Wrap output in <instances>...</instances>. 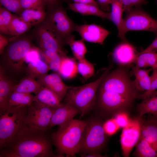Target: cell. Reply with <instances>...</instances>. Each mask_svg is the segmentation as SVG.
<instances>
[{"label":"cell","mask_w":157,"mask_h":157,"mask_svg":"<svg viewBox=\"0 0 157 157\" xmlns=\"http://www.w3.org/2000/svg\"><path fill=\"white\" fill-rule=\"evenodd\" d=\"M24 124L4 147L0 157H60L53 151L48 131Z\"/></svg>","instance_id":"1"},{"label":"cell","mask_w":157,"mask_h":157,"mask_svg":"<svg viewBox=\"0 0 157 157\" xmlns=\"http://www.w3.org/2000/svg\"><path fill=\"white\" fill-rule=\"evenodd\" d=\"M32 43V38L29 36L24 34L13 36L0 55V68L17 82L27 76L25 58Z\"/></svg>","instance_id":"2"},{"label":"cell","mask_w":157,"mask_h":157,"mask_svg":"<svg viewBox=\"0 0 157 157\" xmlns=\"http://www.w3.org/2000/svg\"><path fill=\"white\" fill-rule=\"evenodd\" d=\"M87 122L72 119L63 125L51 135L52 139L60 157L63 154L74 157L80 151Z\"/></svg>","instance_id":"3"},{"label":"cell","mask_w":157,"mask_h":157,"mask_svg":"<svg viewBox=\"0 0 157 157\" xmlns=\"http://www.w3.org/2000/svg\"><path fill=\"white\" fill-rule=\"evenodd\" d=\"M47 7L44 19L41 23L52 32L63 45L75 39L72 34L76 24L68 17L58 1Z\"/></svg>","instance_id":"4"},{"label":"cell","mask_w":157,"mask_h":157,"mask_svg":"<svg viewBox=\"0 0 157 157\" xmlns=\"http://www.w3.org/2000/svg\"><path fill=\"white\" fill-rule=\"evenodd\" d=\"M109 66L102 75L93 81L76 87L72 86L65 97V103L71 104L78 109L81 117L91 110L94 107L96 94L100 83L111 68Z\"/></svg>","instance_id":"5"},{"label":"cell","mask_w":157,"mask_h":157,"mask_svg":"<svg viewBox=\"0 0 157 157\" xmlns=\"http://www.w3.org/2000/svg\"><path fill=\"white\" fill-rule=\"evenodd\" d=\"M28 106L9 107L0 111V149L5 147L24 124Z\"/></svg>","instance_id":"6"},{"label":"cell","mask_w":157,"mask_h":157,"mask_svg":"<svg viewBox=\"0 0 157 157\" xmlns=\"http://www.w3.org/2000/svg\"><path fill=\"white\" fill-rule=\"evenodd\" d=\"M98 90L110 92L133 99L136 97L137 91L127 72L120 68L108 73L100 83Z\"/></svg>","instance_id":"7"},{"label":"cell","mask_w":157,"mask_h":157,"mask_svg":"<svg viewBox=\"0 0 157 157\" xmlns=\"http://www.w3.org/2000/svg\"><path fill=\"white\" fill-rule=\"evenodd\" d=\"M123 19L124 35L132 31H146L157 34V21L151 17L139 6L132 8Z\"/></svg>","instance_id":"8"},{"label":"cell","mask_w":157,"mask_h":157,"mask_svg":"<svg viewBox=\"0 0 157 157\" xmlns=\"http://www.w3.org/2000/svg\"><path fill=\"white\" fill-rule=\"evenodd\" d=\"M87 122L80 151L88 154L97 152L104 146L106 140V133L103 124L97 119Z\"/></svg>","instance_id":"9"},{"label":"cell","mask_w":157,"mask_h":157,"mask_svg":"<svg viewBox=\"0 0 157 157\" xmlns=\"http://www.w3.org/2000/svg\"><path fill=\"white\" fill-rule=\"evenodd\" d=\"M55 109L33 101L28 106L24 124L44 129H49Z\"/></svg>","instance_id":"10"},{"label":"cell","mask_w":157,"mask_h":157,"mask_svg":"<svg viewBox=\"0 0 157 157\" xmlns=\"http://www.w3.org/2000/svg\"><path fill=\"white\" fill-rule=\"evenodd\" d=\"M141 124L139 119L130 120L127 125L123 128L120 137V143L124 157H129L140 136Z\"/></svg>","instance_id":"11"},{"label":"cell","mask_w":157,"mask_h":157,"mask_svg":"<svg viewBox=\"0 0 157 157\" xmlns=\"http://www.w3.org/2000/svg\"><path fill=\"white\" fill-rule=\"evenodd\" d=\"M98 92L99 106L104 110L108 112L117 113L124 110L129 106L133 100L109 91L98 90Z\"/></svg>","instance_id":"12"},{"label":"cell","mask_w":157,"mask_h":157,"mask_svg":"<svg viewBox=\"0 0 157 157\" xmlns=\"http://www.w3.org/2000/svg\"><path fill=\"white\" fill-rule=\"evenodd\" d=\"M36 26L33 34L40 48L57 52L61 56L66 55L63 45L52 32L42 23Z\"/></svg>","instance_id":"13"},{"label":"cell","mask_w":157,"mask_h":157,"mask_svg":"<svg viewBox=\"0 0 157 157\" xmlns=\"http://www.w3.org/2000/svg\"><path fill=\"white\" fill-rule=\"evenodd\" d=\"M74 31L78 32L84 41L102 44L110 32L95 24H76Z\"/></svg>","instance_id":"14"},{"label":"cell","mask_w":157,"mask_h":157,"mask_svg":"<svg viewBox=\"0 0 157 157\" xmlns=\"http://www.w3.org/2000/svg\"><path fill=\"white\" fill-rule=\"evenodd\" d=\"M42 86L53 92L61 101L65 97L68 90L73 86H68L62 81L59 74H46L37 78Z\"/></svg>","instance_id":"15"},{"label":"cell","mask_w":157,"mask_h":157,"mask_svg":"<svg viewBox=\"0 0 157 157\" xmlns=\"http://www.w3.org/2000/svg\"><path fill=\"white\" fill-rule=\"evenodd\" d=\"M81 113L79 110L73 105L65 103L55 109L51 117L49 129L56 125L60 126L73 119L77 114Z\"/></svg>","instance_id":"16"},{"label":"cell","mask_w":157,"mask_h":157,"mask_svg":"<svg viewBox=\"0 0 157 157\" xmlns=\"http://www.w3.org/2000/svg\"><path fill=\"white\" fill-rule=\"evenodd\" d=\"M137 53L133 46L125 41L115 48L112 56L118 64L126 65L134 62Z\"/></svg>","instance_id":"17"},{"label":"cell","mask_w":157,"mask_h":157,"mask_svg":"<svg viewBox=\"0 0 157 157\" xmlns=\"http://www.w3.org/2000/svg\"><path fill=\"white\" fill-rule=\"evenodd\" d=\"M18 83L8 77L0 68V111L9 107V98Z\"/></svg>","instance_id":"18"},{"label":"cell","mask_w":157,"mask_h":157,"mask_svg":"<svg viewBox=\"0 0 157 157\" xmlns=\"http://www.w3.org/2000/svg\"><path fill=\"white\" fill-rule=\"evenodd\" d=\"M68 8L72 11L83 15H93L103 19L110 20V13L101 10L99 7L93 4L82 3H69Z\"/></svg>","instance_id":"19"},{"label":"cell","mask_w":157,"mask_h":157,"mask_svg":"<svg viewBox=\"0 0 157 157\" xmlns=\"http://www.w3.org/2000/svg\"><path fill=\"white\" fill-rule=\"evenodd\" d=\"M33 101L45 105L57 108L61 106L63 104L58 96L49 89L42 86L34 95Z\"/></svg>","instance_id":"20"},{"label":"cell","mask_w":157,"mask_h":157,"mask_svg":"<svg viewBox=\"0 0 157 157\" xmlns=\"http://www.w3.org/2000/svg\"><path fill=\"white\" fill-rule=\"evenodd\" d=\"M110 5L111 10L110 12V20L116 26L118 31V37L125 41V35H124L123 31L122 13L124 10L122 0H111Z\"/></svg>","instance_id":"21"},{"label":"cell","mask_w":157,"mask_h":157,"mask_svg":"<svg viewBox=\"0 0 157 157\" xmlns=\"http://www.w3.org/2000/svg\"><path fill=\"white\" fill-rule=\"evenodd\" d=\"M140 138L147 141L157 151V120H150L144 123L141 121Z\"/></svg>","instance_id":"22"},{"label":"cell","mask_w":157,"mask_h":157,"mask_svg":"<svg viewBox=\"0 0 157 157\" xmlns=\"http://www.w3.org/2000/svg\"><path fill=\"white\" fill-rule=\"evenodd\" d=\"M75 59L67 57V55L61 56L57 72L60 76L66 79H71L76 76L78 72L77 63Z\"/></svg>","instance_id":"23"},{"label":"cell","mask_w":157,"mask_h":157,"mask_svg":"<svg viewBox=\"0 0 157 157\" xmlns=\"http://www.w3.org/2000/svg\"><path fill=\"white\" fill-rule=\"evenodd\" d=\"M149 70L141 69L135 66L133 69V73L135 77L133 81L137 90L144 91H149L151 87V80L149 76Z\"/></svg>","instance_id":"24"},{"label":"cell","mask_w":157,"mask_h":157,"mask_svg":"<svg viewBox=\"0 0 157 157\" xmlns=\"http://www.w3.org/2000/svg\"><path fill=\"white\" fill-rule=\"evenodd\" d=\"M46 14L45 9H28L23 10L19 16L22 19L32 26H37L42 22Z\"/></svg>","instance_id":"25"},{"label":"cell","mask_w":157,"mask_h":157,"mask_svg":"<svg viewBox=\"0 0 157 157\" xmlns=\"http://www.w3.org/2000/svg\"><path fill=\"white\" fill-rule=\"evenodd\" d=\"M42 85L35 78L27 75L20 80L15 86L13 91L35 94Z\"/></svg>","instance_id":"26"},{"label":"cell","mask_w":157,"mask_h":157,"mask_svg":"<svg viewBox=\"0 0 157 157\" xmlns=\"http://www.w3.org/2000/svg\"><path fill=\"white\" fill-rule=\"evenodd\" d=\"M139 117L146 114L153 115L157 117V91L150 97L143 100L137 106Z\"/></svg>","instance_id":"27"},{"label":"cell","mask_w":157,"mask_h":157,"mask_svg":"<svg viewBox=\"0 0 157 157\" xmlns=\"http://www.w3.org/2000/svg\"><path fill=\"white\" fill-rule=\"evenodd\" d=\"M50 70L47 64L41 58H38L28 63L26 70L27 75L37 78L47 74Z\"/></svg>","instance_id":"28"},{"label":"cell","mask_w":157,"mask_h":157,"mask_svg":"<svg viewBox=\"0 0 157 157\" xmlns=\"http://www.w3.org/2000/svg\"><path fill=\"white\" fill-rule=\"evenodd\" d=\"M34 95L27 93L13 91L8 100L9 107L19 106H29L33 102Z\"/></svg>","instance_id":"29"},{"label":"cell","mask_w":157,"mask_h":157,"mask_svg":"<svg viewBox=\"0 0 157 157\" xmlns=\"http://www.w3.org/2000/svg\"><path fill=\"white\" fill-rule=\"evenodd\" d=\"M17 15H13L8 26L10 35L12 36L24 34L31 27Z\"/></svg>","instance_id":"30"},{"label":"cell","mask_w":157,"mask_h":157,"mask_svg":"<svg viewBox=\"0 0 157 157\" xmlns=\"http://www.w3.org/2000/svg\"><path fill=\"white\" fill-rule=\"evenodd\" d=\"M133 154L139 157H157V151L147 141L140 138Z\"/></svg>","instance_id":"31"},{"label":"cell","mask_w":157,"mask_h":157,"mask_svg":"<svg viewBox=\"0 0 157 157\" xmlns=\"http://www.w3.org/2000/svg\"><path fill=\"white\" fill-rule=\"evenodd\" d=\"M41 55L45 60L50 70L58 72L61 56L58 53L40 48Z\"/></svg>","instance_id":"32"},{"label":"cell","mask_w":157,"mask_h":157,"mask_svg":"<svg viewBox=\"0 0 157 157\" xmlns=\"http://www.w3.org/2000/svg\"><path fill=\"white\" fill-rule=\"evenodd\" d=\"M157 61V53L146 52L137 55L134 63L135 66L139 68L152 67Z\"/></svg>","instance_id":"33"},{"label":"cell","mask_w":157,"mask_h":157,"mask_svg":"<svg viewBox=\"0 0 157 157\" xmlns=\"http://www.w3.org/2000/svg\"><path fill=\"white\" fill-rule=\"evenodd\" d=\"M13 15L2 6L0 7V33L4 35H11L8 26Z\"/></svg>","instance_id":"34"},{"label":"cell","mask_w":157,"mask_h":157,"mask_svg":"<svg viewBox=\"0 0 157 157\" xmlns=\"http://www.w3.org/2000/svg\"><path fill=\"white\" fill-rule=\"evenodd\" d=\"M82 39L70 42L68 44L70 47L74 58L78 61L85 58L87 49Z\"/></svg>","instance_id":"35"},{"label":"cell","mask_w":157,"mask_h":157,"mask_svg":"<svg viewBox=\"0 0 157 157\" xmlns=\"http://www.w3.org/2000/svg\"><path fill=\"white\" fill-rule=\"evenodd\" d=\"M77 65L78 73L85 79H88L94 74V65L85 58L78 60Z\"/></svg>","instance_id":"36"},{"label":"cell","mask_w":157,"mask_h":157,"mask_svg":"<svg viewBox=\"0 0 157 157\" xmlns=\"http://www.w3.org/2000/svg\"><path fill=\"white\" fill-rule=\"evenodd\" d=\"M2 6L11 12L19 15L23 10L20 3V0H0Z\"/></svg>","instance_id":"37"},{"label":"cell","mask_w":157,"mask_h":157,"mask_svg":"<svg viewBox=\"0 0 157 157\" xmlns=\"http://www.w3.org/2000/svg\"><path fill=\"white\" fill-rule=\"evenodd\" d=\"M153 71L152 75L150 76L151 87L148 91L143 92L139 95L138 97L143 100L153 94L157 89V68H153Z\"/></svg>","instance_id":"38"},{"label":"cell","mask_w":157,"mask_h":157,"mask_svg":"<svg viewBox=\"0 0 157 157\" xmlns=\"http://www.w3.org/2000/svg\"><path fill=\"white\" fill-rule=\"evenodd\" d=\"M23 10L28 9H45L46 5L44 0H20Z\"/></svg>","instance_id":"39"},{"label":"cell","mask_w":157,"mask_h":157,"mask_svg":"<svg viewBox=\"0 0 157 157\" xmlns=\"http://www.w3.org/2000/svg\"><path fill=\"white\" fill-rule=\"evenodd\" d=\"M124 110L119 112L115 114L113 119L119 128H123L128 124L130 119Z\"/></svg>","instance_id":"40"},{"label":"cell","mask_w":157,"mask_h":157,"mask_svg":"<svg viewBox=\"0 0 157 157\" xmlns=\"http://www.w3.org/2000/svg\"><path fill=\"white\" fill-rule=\"evenodd\" d=\"M122 1L124 11L127 12L129 11L133 7H138L147 3L146 0H122Z\"/></svg>","instance_id":"41"},{"label":"cell","mask_w":157,"mask_h":157,"mask_svg":"<svg viewBox=\"0 0 157 157\" xmlns=\"http://www.w3.org/2000/svg\"><path fill=\"white\" fill-rule=\"evenodd\" d=\"M103 127L106 133L109 135L114 134L119 128L113 118L107 121Z\"/></svg>","instance_id":"42"},{"label":"cell","mask_w":157,"mask_h":157,"mask_svg":"<svg viewBox=\"0 0 157 157\" xmlns=\"http://www.w3.org/2000/svg\"><path fill=\"white\" fill-rule=\"evenodd\" d=\"M40 49L34 46H32L26 54L25 58L26 63L33 61L40 57Z\"/></svg>","instance_id":"43"},{"label":"cell","mask_w":157,"mask_h":157,"mask_svg":"<svg viewBox=\"0 0 157 157\" xmlns=\"http://www.w3.org/2000/svg\"><path fill=\"white\" fill-rule=\"evenodd\" d=\"M11 37H8L0 34V55L3 53L4 49L8 45Z\"/></svg>","instance_id":"44"},{"label":"cell","mask_w":157,"mask_h":157,"mask_svg":"<svg viewBox=\"0 0 157 157\" xmlns=\"http://www.w3.org/2000/svg\"><path fill=\"white\" fill-rule=\"evenodd\" d=\"M157 36L151 43L144 50L138 53L137 55L146 52L156 53L157 51Z\"/></svg>","instance_id":"45"},{"label":"cell","mask_w":157,"mask_h":157,"mask_svg":"<svg viewBox=\"0 0 157 157\" xmlns=\"http://www.w3.org/2000/svg\"><path fill=\"white\" fill-rule=\"evenodd\" d=\"M111 0H97L99 8L104 11L108 12L110 10V5Z\"/></svg>","instance_id":"46"},{"label":"cell","mask_w":157,"mask_h":157,"mask_svg":"<svg viewBox=\"0 0 157 157\" xmlns=\"http://www.w3.org/2000/svg\"><path fill=\"white\" fill-rule=\"evenodd\" d=\"M74 3H89L99 7L98 4L95 0H71Z\"/></svg>","instance_id":"47"},{"label":"cell","mask_w":157,"mask_h":157,"mask_svg":"<svg viewBox=\"0 0 157 157\" xmlns=\"http://www.w3.org/2000/svg\"><path fill=\"white\" fill-rule=\"evenodd\" d=\"M44 1L47 6L56 3L59 0H44Z\"/></svg>","instance_id":"48"},{"label":"cell","mask_w":157,"mask_h":157,"mask_svg":"<svg viewBox=\"0 0 157 157\" xmlns=\"http://www.w3.org/2000/svg\"><path fill=\"white\" fill-rule=\"evenodd\" d=\"M83 157H102V156L97 152H94L88 154L87 155H83Z\"/></svg>","instance_id":"49"},{"label":"cell","mask_w":157,"mask_h":157,"mask_svg":"<svg viewBox=\"0 0 157 157\" xmlns=\"http://www.w3.org/2000/svg\"><path fill=\"white\" fill-rule=\"evenodd\" d=\"M157 68V61L155 65L152 67L153 68Z\"/></svg>","instance_id":"50"},{"label":"cell","mask_w":157,"mask_h":157,"mask_svg":"<svg viewBox=\"0 0 157 157\" xmlns=\"http://www.w3.org/2000/svg\"><path fill=\"white\" fill-rule=\"evenodd\" d=\"M156 117V119L157 120V117Z\"/></svg>","instance_id":"51"},{"label":"cell","mask_w":157,"mask_h":157,"mask_svg":"<svg viewBox=\"0 0 157 157\" xmlns=\"http://www.w3.org/2000/svg\"><path fill=\"white\" fill-rule=\"evenodd\" d=\"M156 0V1H157V0ZM156 20L157 21V19H156Z\"/></svg>","instance_id":"52"},{"label":"cell","mask_w":157,"mask_h":157,"mask_svg":"<svg viewBox=\"0 0 157 157\" xmlns=\"http://www.w3.org/2000/svg\"><path fill=\"white\" fill-rule=\"evenodd\" d=\"M70 0H69V1Z\"/></svg>","instance_id":"53"}]
</instances>
